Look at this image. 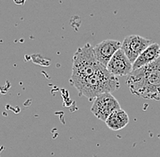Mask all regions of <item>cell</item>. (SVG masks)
Segmentation results:
<instances>
[{"mask_svg": "<svg viewBox=\"0 0 160 157\" xmlns=\"http://www.w3.org/2000/svg\"><path fill=\"white\" fill-rule=\"evenodd\" d=\"M107 126L113 131H119L125 128L129 123V116L126 111L123 109H118L111 114L106 120Z\"/></svg>", "mask_w": 160, "mask_h": 157, "instance_id": "obj_9", "label": "cell"}, {"mask_svg": "<svg viewBox=\"0 0 160 157\" xmlns=\"http://www.w3.org/2000/svg\"><path fill=\"white\" fill-rule=\"evenodd\" d=\"M118 109L121 107L117 98L112 94H104L93 101L91 112L98 119L106 122L110 115Z\"/></svg>", "mask_w": 160, "mask_h": 157, "instance_id": "obj_4", "label": "cell"}, {"mask_svg": "<svg viewBox=\"0 0 160 157\" xmlns=\"http://www.w3.org/2000/svg\"><path fill=\"white\" fill-rule=\"evenodd\" d=\"M121 45L122 43L118 40L107 39L100 42L93 47L96 57L104 67L107 68L113 56L121 49Z\"/></svg>", "mask_w": 160, "mask_h": 157, "instance_id": "obj_6", "label": "cell"}, {"mask_svg": "<svg viewBox=\"0 0 160 157\" xmlns=\"http://www.w3.org/2000/svg\"><path fill=\"white\" fill-rule=\"evenodd\" d=\"M127 84L133 95L160 101V56L147 66L133 70L128 76Z\"/></svg>", "mask_w": 160, "mask_h": 157, "instance_id": "obj_1", "label": "cell"}, {"mask_svg": "<svg viewBox=\"0 0 160 157\" xmlns=\"http://www.w3.org/2000/svg\"><path fill=\"white\" fill-rule=\"evenodd\" d=\"M160 56V46L158 43H153L145 50L133 64V70L147 66Z\"/></svg>", "mask_w": 160, "mask_h": 157, "instance_id": "obj_8", "label": "cell"}, {"mask_svg": "<svg viewBox=\"0 0 160 157\" xmlns=\"http://www.w3.org/2000/svg\"><path fill=\"white\" fill-rule=\"evenodd\" d=\"M107 70L115 76H129L130 73L133 71V65L125 53L119 49L109 61Z\"/></svg>", "mask_w": 160, "mask_h": 157, "instance_id": "obj_7", "label": "cell"}, {"mask_svg": "<svg viewBox=\"0 0 160 157\" xmlns=\"http://www.w3.org/2000/svg\"><path fill=\"white\" fill-rule=\"evenodd\" d=\"M153 42L138 35L128 36L121 45V50L129 59L132 65L138 59L140 55L149 47Z\"/></svg>", "mask_w": 160, "mask_h": 157, "instance_id": "obj_5", "label": "cell"}, {"mask_svg": "<svg viewBox=\"0 0 160 157\" xmlns=\"http://www.w3.org/2000/svg\"><path fill=\"white\" fill-rule=\"evenodd\" d=\"M103 67L104 66L96 57L93 47L90 44H86L77 50L73 56L70 84L75 86Z\"/></svg>", "mask_w": 160, "mask_h": 157, "instance_id": "obj_3", "label": "cell"}, {"mask_svg": "<svg viewBox=\"0 0 160 157\" xmlns=\"http://www.w3.org/2000/svg\"><path fill=\"white\" fill-rule=\"evenodd\" d=\"M74 87L78 91L79 96H86L90 101H94L98 96L104 94H112L118 90L120 82L118 78L103 67L94 75L80 82Z\"/></svg>", "mask_w": 160, "mask_h": 157, "instance_id": "obj_2", "label": "cell"}]
</instances>
